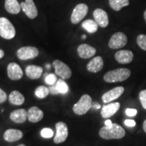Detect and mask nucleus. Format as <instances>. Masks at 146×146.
<instances>
[{
    "instance_id": "obj_1",
    "label": "nucleus",
    "mask_w": 146,
    "mask_h": 146,
    "mask_svg": "<svg viewBox=\"0 0 146 146\" xmlns=\"http://www.w3.org/2000/svg\"><path fill=\"white\" fill-rule=\"evenodd\" d=\"M100 136L104 139H118L123 138L125 135V131L121 126L114 123L112 127L105 126L100 130Z\"/></svg>"
},
{
    "instance_id": "obj_2",
    "label": "nucleus",
    "mask_w": 146,
    "mask_h": 146,
    "mask_svg": "<svg viewBox=\"0 0 146 146\" xmlns=\"http://www.w3.org/2000/svg\"><path fill=\"white\" fill-rule=\"evenodd\" d=\"M130 76L131 70L129 69L120 68L106 73L104 76V79L107 83H116L125 81Z\"/></svg>"
},
{
    "instance_id": "obj_3",
    "label": "nucleus",
    "mask_w": 146,
    "mask_h": 146,
    "mask_svg": "<svg viewBox=\"0 0 146 146\" xmlns=\"http://www.w3.org/2000/svg\"><path fill=\"white\" fill-rule=\"evenodd\" d=\"M92 106V99L91 96L87 94H85L81 96L80 99L73 106V112L76 115H83L88 112Z\"/></svg>"
},
{
    "instance_id": "obj_4",
    "label": "nucleus",
    "mask_w": 146,
    "mask_h": 146,
    "mask_svg": "<svg viewBox=\"0 0 146 146\" xmlns=\"http://www.w3.org/2000/svg\"><path fill=\"white\" fill-rule=\"evenodd\" d=\"M16 35V29L8 18H0V36L5 39H12Z\"/></svg>"
},
{
    "instance_id": "obj_5",
    "label": "nucleus",
    "mask_w": 146,
    "mask_h": 146,
    "mask_svg": "<svg viewBox=\"0 0 146 146\" xmlns=\"http://www.w3.org/2000/svg\"><path fill=\"white\" fill-rule=\"evenodd\" d=\"M88 6L85 3H79L76 5L71 14V23L74 25L79 23L86 16L88 13Z\"/></svg>"
},
{
    "instance_id": "obj_6",
    "label": "nucleus",
    "mask_w": 146,
    "mask_h": 146,
    "mask_svg": "<svg viewBox=\"0 0 146 146\" xmlns=\"http://www.w3.org/2000/svg\"><path fill=\"white\" fill-rule=\"evenodd\" d=\"M55 72L63 79H68L72 76V70L68 65L60 60H55L53 62Z\"/></svg>"
},
{
    "instance_id": "obj_7",
    "label": "nucleus",
    "mask_w": 146,
    "mask_h": 146,
    "mask_svg": "<svg viewBox=\"0 0 146 146\" xmlns=\"http://www.w3.org/2000/svg\"><path fill=\"white\" fill-rule=\"evenodd\" d=\"M127 43V36L123 33L118 32L111 36L108 42L110 48L113 50L120 49L125 47Z\"/></svg>"
},
{
    "instance_id": "obj_8",
    "label": "nucleus",
    "mask_w": 146,
    "mask_h": 146,
    "mask_svg": "<svg viewBox=\"0 0 146 146\" xmlns=\"http://www.w3.org/2000/svg\"><path fill=\"white\" fill-rule=\"evenodd\" d=\"M39 55V50L33 46H25L18 49L17 56L20 60H27L33 59Z\"/></svg>"
},
{
    "instance_id": "obj_9",
    "label": "nucleus",
    "mask_w": 146,
    "mask_h": 146,
    "mask_svg": "<svg viewBox=\"0 0 146 146\" xmlns=\"http://www.w3.org/2000/svg\"><path fill=\"white\" fill-rule=\"evenodd\" d=\"M56 135L54 137L55 143H61L66 140L68 135V129L66 124L63 122H59L56 125Z\"/></svg>"
},
{
    "instance_id": "obj_10",
    "label": "nucleus",
    "mask_w": 146,
    "mask_h": 146,
    "mask_svg": "<svg viewBox=\"0 0 146 146\" xmlns=\"http://www.w3.org/2000/svg\"><path fill=\"white\" fill-rule=\"evenodd\" d=\"M22 10L25 14L30 18L35 19L38 15V10L33 0H26L21 3Z\"/></svg>"
},
{
    "instance_id": "obj_11",
    "label": "nucleus",
    "mask_w": 146,
    "mask_h": 146,
    "mask_svg": "<svg viewBox=\"0 0 146 146\" xmlns=\"http://www.w3.org/2000/svg\"><path fill=\"white\" fill-rule=\"evenodd\" d=\"M7 73L9 78L12 81H18L23 76V71L21 67L15 62L10 63L7 67Z\"/></svg>"
},
{
    "instance_id": "obj_12",
    "label": "nucleus",
    "mask_w": 146,
    "mask_h": 146,
    "mask_svg": "<svg viewBox=\"0 0 146 146\" xmlns=\"http://www.w3.org/2000/svg\"><path fill=\"white\" fill-rule=\"evenodd\" d=\"M124 91H125V89L123 87L120 86L115 87V88L106 92L102 96V101L104 103H110V102L114 101L122 96V94L124 93Z\"/></svg>"
},
{
    "instance_id": "obj_13",
    "label": "nucleus",
    "mask_w": 146,
    "mask_h": 146,
    "mask_svg": "<svg viewBox=\"0 0 146 146\" xmlns=\"http://www.w3.org/2000/svg\"><path fill=\"white\" fill-rule=\"evenodd\" d=\"M94 17L95 21L98 23L99 27L105 28L109 25V18L106 12L102 9L98 8L94 10Z\"/></svg>"
},
{
    "instance_id": "obj_14",
    "label": "nucleus",
    "mask_w": 146,
    "mask_h": 146,
    "mask_svg": "<svg viewBox=\"0 0 146 146\" xmlns=\"http://www.w3.org/2000/svg\"><path fill=\"white\" fill-rule=\"evenodd\" d=\"M78 55L83 59H88L96 54V50L94 47L88 44H81L77 48Z\"/></svg>"
},
{
    "instance_id": "obj_15",
    "label": "nucleus",
    "mask_w": 146,
    "mask_h": 146,
    "mask_svg": "<svg viewBox=\"0 0 146 146\" xmlns=\"http://www.w3.org/2000/svg\"><path fill=\"white\" fill-rule=\"evenodd\" d=\"M120 104L119 102H113L104 106L101 110V115L104 118H108L114 115L119 110Z\"/></svg>"
},
{
    "instance_id": "obj_16",
    "label": "nucleus",
    "mask_w": 146,
    "mask_h": 146,
    "mask_svg": "<svg viewBox=\"0 0 146 146\" xmlns=\"http://www.w3.org/2000/svg\"><path fill=\"white\" fill-rule=\"evenodd\" d=\"M114 57L118 63L127 64L133 61L134 55L130 50H120L115 54Z\"/></svg>"
},
{
    "instance_id": "obj_17",
    "label": "nucleus",
    "mask_w": 146,
    "mask_h": 146,
    "mask_svg": "<svg viewBox=\"0 0 146 146\" xmlns=\"http://www.w3.org/2000/svg\"><path fill=\"white\" fill-rule=\"evenodd\" d=\"M104 67V60L101 56H97L91 59L87 64V69L89 72L96 73L102 70Z\"/></svg>"
},
{
    "instance_id": "obj_18",
    "label": "nucleus",
    "mask_w": 146,
    "mask_h": 146,
    "mask_svg": "<svg viewBox=\"0 0 146 146\" xmlns=\"http://www.w3.org/2000/svg\"><path fill=\"white\" fill-rule=\"evenodd\" d=\"M10 118L15 123H24L28 119L27 112L25 109H18L11 112Z\"/></svg>"
},
{
    "instance_id": "obj_19",
    "label": "nucleus",
    "mask_w": 146,
    "mask_h": 146,
    "mask_svg": "<svg viewBox=\"0 0 146 146\" xmlns=\"http://www.w3.org/2000/svg\"><path fill=\"white\" fill-rule=\"evenodd\" d=\"M28 120L31 123H37L43 119V112L38 107L33 106L30 108L27 112Z\"/></svg>"
},
{
    "instance_id": "obj_20",
    "label": "nucleus",
    "mask_w": 146,
    "mask_h": 146,
    "mask_svg": "<svg viewBox=\"0 0 146 146\" xmlns=\"http://www.w3.org/2000/svg\"><path fill=\"white\" fill-rule=\"evenodd\" d=\"M23 137V133L18 129H8L3 134V139L8 142H14L20 140Z\"/></svg>"
},
{
    "instance_id": "obj_21",
    "label": "nucleus",
    "mask_w": 146,
    "mask_h": 146,
    "mask_svg": "<svg viewBox=\"0 0 146 146\" xmlns=\"http://www.w3.org/2000/svg\"><path fill=\"white\" fill-rule=\"evenodd\" d=\"M27 76L33 80L38 79L41 76L43 68L41 66L36 65H29L25 69Z\"/></svg>"
},
{
    "instance_id": "obj_22",
    "label": "nucleus",
    "mask_w": 146,
    "mask_h": 146,
    "mask_svg": "<svg viewBox=\"0 0 146 146\" xmlns=\"http://www.w3.org/2000/svg\"><path fill=\"white\" fill-rule=\"evenodd\" d=\"M5 8L8 13L18 14L21 12V6L17 0H5Z\"/></svg>"
},
{
    "instance_id": "obj_23",
    "label": "nucleus",
    "mask_w": 146,
    "mask_h": 146,
    "mask_svg": "<svg viewBox=\"0 0 146 146\" xmlns=\"http://www.w3.org/2000/svg\"><path fill=\"white\" fill-rule=\"evenodd\" d=\"M25 97L21 92L18 91H13L9 96V102L13 105L21 106L25 102Z\"/></svg>"
},
{
    "instance_id": "obj_24",
    "label": "nucleus",
    "mask_w": 146,
    "mask_h": 146,
    "mask_svg": "<svg viewBox=\"0 0 146 146\" xmlns=\"http://www.w3.org/2000/svg\"><path fill=\"white\" fill-rule=\"evenodd\" d=\"M81 26L89 33H96L98 31L99 25L94 20L88 19L83 21Z\"/></svg>"
},
{
    "instance_id": "obj_25",
    "label": "nucleus",
    "mask_w": 146,
    "mask_h": 146,
    "mask_svg": "<svg viewBox=\"0 0 146 146\" xmlns=\"http://www.w3.org/2000/svg\"><path fill=\"white\" fill-rule=\"evenodd\" d=\"M109 5L114 11H120L129 5V0H109Z\"/></svg>"
},
{
    "instance_id": "obj_26",
    "label": "nucleus",
    "mask_w": 146,
    "mask_h": 146,
    "mask_svg": "<svg viewBox=\"0 0 146 146\" xmlns=\"http://www.w3.org/2000/svg\"><path fill=\"white\" fill-rule=\"evenodd\" d=\"M49 94H50L49 88H47L45 86H43V85L38 87L35 91V96L39 99H43V98H46Z\"/></svg>"
},
{
    "instance_id": "obj_27",
    "label": "nucleus",
    "mask_w": 146,
    "mask_h": 146,
    "mask_svg": "<svg viewBox=\"0 0 146 146\" xmlns=\"http://www.w3.org/2000/svg\"><path fill=\"white\" fill-rule=\"evenodd\" d=\"M56 87L59 94H66L68 91V85L62 79L58 80L56 83Z\"/></svg>"
},
{
    "instance_id": "obj_28",
    "label": "nucleus",
    "mask_w": 146,
    "mask_h": 146,
    "mask_svg": "<svg viewBox=\"0 0 146 146\" xmlns=\"http://www.w3.org/2000/svg\"><path fill=\"white\" fill-rule=\"evenodd\" d=\"M137 43L139 47L144 51H146V35H139L137 37Z\"/></svg>"
},
{
    "instance_id": "obj_29",
    "label": "nucleus",
    "mask_w": 146,
    "mask_h": 146,
    "mask_svg": "<svg viewBox=\"0 0 146 146\" xmlns=\"http://www.w3.org/2000/svg\"><path fill=\"white\" fill-rule=\"evenodd\" d=\"M45 81L47 85H54L57 83V78L54 74H49L45 76Z\"/></svg>"
},
{
    "instance_id": "obj_30",
    "label": "nucleus",
    "mask_w": 146,
    "mask_h": 146,
    "mask_svg": "<svg viewBox=\"0 0 146 146\" xmlns=\"http://www.w3.org/2000/svg\"><path fill=\"white\" fill-rule=\"evenodd\" d=\"M41 135L43 138H51L54 135V131L50 128H44L41 131Z\"/></svg>"
},
{
    "instance_id": "obj_31",
    "label": "nucleus",
    "mask_w": 146,
    "mask_h": 146,
    "mask_svg": "<svg viewBox=\"0 0 146 146\" xmlns=\"http://www.w3.org/2000/svg\"><path fill=\"white\" fill-rule=\"evenodd\" d=\"M139 100L141 102L142 106L146 110V89L142 90L139 93Z\"/></svg>"
},
{
    "instance_id": "obj_32",
    "label": "nucleus",
    "mask_w": 146,
    "mask_h": 146,
    "mask_svg": "<svg viewBox=\"0 0 146 146\" xmlns=\"http://www.w3.org/2000/svg\"><path fill=\"white\" fill-rule=\"evenodd\" d=\"M7 98H8V96H7L6 93L3 89L0 88V104L5 102L6 101Z\"/></svg>"
},
{
    "instance_id": "obj_33",
    "label": "nucleus",
    "mask_w": 146,
    "mask_h": 146,
    "mask_svg": "<svg viewBox=\"0 0 146 146\" xmlns=\"http://www.w3.org/2000/svg\"><path fill=\"white\" fill-rule=\"evenodd\" d=\"M126 114L127 116H135L137 113V111L135 109H132V108H127L125 111Z\"/></svg>"
},
{
    "instance_id": "obj_34",
    "label": "nucleus",
    "mask_w": 146,
    "mask_h": 146,
    "mask_svg": "<svg viewBox=\"0 0 146 146\" xmlns=\"http://www.w3.org/2000/svg\"><path fill=\"white\" fill-rule=\"evenodd\" d=\"M125 124L126 126H127V127H135V126L136 123H135V121L133 120L127 119L125 120Z\"/></svg>"
},
{
    "instance_id": "obj_35",
    "label": "nucleus",
    "mask_w": 146,
    "mask_h": 146,
    "mask_svg": "<svg viewBox=\"0 0 146 146\" xmlns=\"http://www.w3.org/2000/svg\"><path fill=\"white\" fill-rule=\"evenodd\" d=\"M49 90H50V94H52L53 95H56V94H59V92H58V89L56 87V85H52V87H50V88H49Z\"/></svg>"
},
{
    "instance_id": "obj_36",
    "label": "nucleus",
    "mask_w": 146,
    "mask_h": 146,
    "mask_svg": "<svg viewBox=\"0 0 146 146\" xmlns=\"http://www.w3.org/2000/svg\"><path fill=\"white\" fill-rule=\"evenodd\" d=\"M105 125H106V127H112V126L113 123H112V121H111L110 120H106V121H105Z\"/></svg>"
},
{
    "instance_id": "obj_37",
    "label": "nucleus",
    "mask_w": 146,
    "mask_h": 146,
    "mask_svg": "<svg viewBox=\"0 0 146 146\" xmlns=\"http://www.w3.org/2000/svg\"><path fill=\"white\" fill-rule=\"evenodd\" d=\"M4 56V52L2 50H0V59H1Z\"/></svg>"
},
{
    "instance_id": "obj_38",
    "label": "nucleus",
    "mask_w": 146,
    "mask_h": 146,
    "mask_svg": "<svg viewBox=\"0 0 146 146\" xmlns=\"http://www.w3.org/2000/svg\"><path fill=\"white\" fill-rule=\"evenodd\" d=\"M143 130H144V131H145V132L146 133V119L145 120V121L143 122Z\"/></svg>"
},
{
    "instance_id": "obj_39",
    "label": "nucleus",
    "mask_w": 146,
    "mask_h": 146,
    "mask_svg": "<svg viewBox=\"0 0 146 146\" xmlns=\"http://www.w3.org/2000/svg\"><path fill=\"white\" fill-rule=\"evenodd\" d=\"M94 107L96 108H97V109H99V108H100V104H95V105H94Z\"/></svg>"
},
{
    "instance_id": "obj_40",
    "label": "nucleus",
    "mask_w": 146,
    "mask_h": 146,
    "mask_svg": "<svg viewBox=\"0 0 146 146\" xmlns=\"http://www.w3.org/2000/svg\"><path fill=\"white\" fill-rule=\"evenodd\" d=\"M143 16H144V19H145V23H146V10H145V12H144Z\"/></svg>"
},
{
    "instance_id": "obj_41",
    "label": "nucleus",
    "mask_w": 146,
    "mask_h": 146,
    "mask_svg": "<svg viewBox=\"0 0 146 146\" xmlns=\"http://www.w3.org/2000/svg\"><path fill=\"white\" fill-rule=\"evenodd\" d=\"M18 146H27V145H25V144H20V145H18Z\"/></svg>"
},
{
    "instance_id": "obj_42",
    "label": "nucleus",
    "mask_w": 146,
    "mask_h": 146,
    "mask_svg": "<svg viewBox=\"0 0 146 146\" xmlns=\"http://www.w3.org/2000/svg\"><path fill=\"white\" fill-rule=\"evenodd\" d=\"M83 39H85V38H86V35H83Z\"/></svg>"
}]
</instances>
